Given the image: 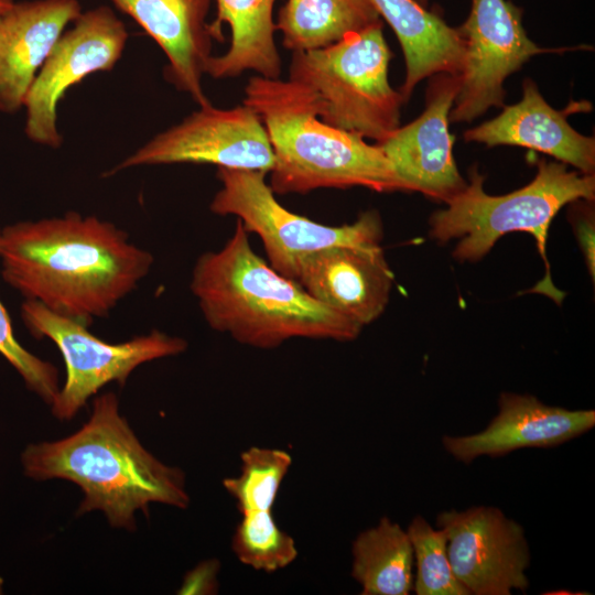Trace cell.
<instances>
[{"mask_svg": "<svg viewBox=\"0 0 595 595\" xmlns=\"http://www.w3.org/2000/svg\"><path fill=\"white\" fill-rule=\"evenodd\" d=\"M499 411L480 432L442 437L455 459L465 464L479 456L496 458L521 448H549L564 444L595 426V411L548 405L531 394L502 392Z\"/></svg>", "mask_w": 595, "mask_h": 595, "instance_id": "obj_15", "label": "cell"}, {"mask_svg": "<svg viewBox=\"0 0 595 595\" xmlns=\"http://www.w3.org/2000/svg\"><path fill=\"white\" fill-rule=\"evenodd\" d=\"M240 459V474L223 480L238 511L245 515L272 510L292 456L283 450L252 446L241 453Z\"/></svg>", "mask_w": 595, "mask_h": 595, "instance_id": "obj_23", "label": "cell"}, {"mask_svg": "<svg viewBox=\"0 0 595 595\" xmlns=\"http://www.w3.org/2000/svg\"><path fill=\"white\" fill-rule=\"evenodd\" d=\"M217 560H208L191 571L181 587L182 594H213L218 589L217 574L219 571Z\"/></svg>", "mask_w": 595, "mask_h": 595, "instance_id": "obj_27", "label": "cell"}, {"mask_svg": "<svg viewBox=\"0 0 595 595\" xmlns=\"http://www.w3.org/2000/svg\"><path fill=\"white\" fill-rule=\"evenodd\" d=\"M266 176L261 171L217 167L221 186L209 210L219 216H235L248 234H256L269 264L282 275L294 280L304 257L328 247L380 245L383 231L378 212L367 210L353 224H320L282 206Z\"/></svg>", "mask_w": 595, "mask_h": 595, "instance_id": "obj_7", "label": "cell"}, {"mask_svg": "<svg viewBox=\"0 0 595 595\" xmlns=\"http://www.w3.org/2000/svg\"><path fill=\"white\" fill-rule=\"evenodd\" d=\"M160 46L167 58L163 76L198 105H212L203 77L216 40L207 23L212 0H110Z\"/></svg>", "mask_w": 595, "mask_h": 595, "instance_id": "obj_16", "label": "cell"}, {"mask_svg": "<svg viewBox=\"0 0 595 595\" xmlns=\"http://www.w3.org/2000/svg\"><path fill=\"white\" fill-rule=\"evenodd\" d=\"M21 463L31 478L78 485L84 494L78 515L100 510L113 528L133 530L134 513L148 515L152 502L181 509L190 505L182 469L142 446L113 392L94 400L89 420L72 435L28 445Z\"/></svg>", "mask_w": 595, "mask_h": 595, "instance_id": "obj_2", "label": "cell"}, {"mask_svg": "<svg viewBox=\"0 0 595 595\" xmlns=\"http://www.w3.org/2000/svg\"><path fill=\"white\" fill-rule=\"evenodd\" d=\"M241 516L231 539V549L244 565L273 573L286 567L298 558L294 539L280 529L272 510Z\"/></svg>", "mask_w": 595, "mask_h": 595, "instance_id": "obj_24", "label": "cell"}, {"mask_svg": "<svg viewBox=\"0 0 595 595\" xmlns=\"http://www.w3.org/2000/svg\"><path fill=\"white\" fill-rule=\"evenodd\" d=\"M484 180L477 166H473L466 187L445 203V209L432 215L430 237L439 244L459 238L453 256L459 261L475 262L486 256L504 235L530 232L548 270L547 277L533 291L542 292L560 304L564 294L551 283L545 255L549 227L566 204L580 199L594 201V174L569 171L564 163L541 159L534 178L506 195L487 194Z\"/></svg>", "mask_w": 595, "mask_h": 595, "instance_id": "obj_5", "label": "cell"}, {"mask_svg": "<svg viewBox=\"0 0 595 595\" xmlns=\"http://www.w3.org/2000/svg\"><path fill=\"white\" fill-rule=\"evenodd\" d=\"M436 526L446 534L453 573L469 595L527 591L530 550L524 530L499 508L474 506L442 511Z\"/></svg>", "mask_w": 595, "mask_h": 595, "instance_id": "obj_12", "label": "cell"}, {"mask_svg": "<svg viewBox=\"0 0 595 595\" xmlns=\"http://www.w3.org/2000/svg\"><path fill=\"white\" fill-rule=\"evenodd\" d=\"M80 13L78 0H30L0 14V112L24 107L47 55Z\"/></svg>", "mask_w": 595, "mask_h": 595, "instance_id": "obj_18", "label": "cell"}, {"mask_svg": "<svg viewBox=\"0 0 595 595\" xmlns=\"http://www.w3.org/2000/svg\"><path fill=\"white\" fill-rule=\"evenodd\" d=\"M574 213V228L578 244L583 250L584 258L589 273L594 278L595 273V225L594 215L589 208H584V204Z\"/></svg>", "mask_w": 595, "mask_h": 595, "instance_id": "obj_28", "label": "cell"}, {"mask_svg": "<svg viewBox=\"0 0 595 595\" xmlns=\"http://www.w3.org/2000/svg\"><path fill=\"white\" fill-rule=\"evenodd\" d=\"M151 252L115 224L68 212L0 228L2 279L28 301L89 326L149 274Z\"/></svg>", "mask_w": 595, "mask_h": 595, "instance_id": "obj_1", "label": "cell"}, {"mask_svg": "<svg viewBox=\"0 0 595 595\" xmlns=\"http://www.w3.org/2000/svg\"><path fill=\"white\" fill-rule=\"evenodd\" d=\"M0 354L24 380L26 387L51 404L57 393L58 372L55 366L28 349L15 338L10 316L0 302Z\"/></svg>", "mask_w": 595, "mask_h": 595, "instance_id": "obj_26", "label": "cell"}, {"mask_svg": "<svg viewBox=\"0 0 595 595\" xmlns=\"http://www.w3.org/2000/svg\"><path fill=\"white\" fill-rule=\"evenodd\" d=\"M129 34L107 6L82 12L60 36L40 68L24 102V132L32 142L57 149L63 136L57 107L66 91L96 72L111 71Z\"/></svg>", "mask_w": 595, "mask_h": 595, "instance_id": "obj_10", "label": "cell"}, {"mask_svg": "<svg viewBox=\"0 0 595 595\" xmlns=\"http://www.w3.org/2000/svg\"><path fill=\"white\" fill-rule=\"evenodd\" d=\"M382 21L394 32L405 62L400 94L407 102L415 86L437 73L459 75L465 43L458 29L414 0H370Z\"/></svg>", "mask_w": 595, "mask_h": 595, "instance_id": "obj_19", "label": "cell"}, {"mask_svg": "<svg viewBox=\"0 0 595 595\" xmlns=\"http://www.w3.org/2000/svg\"><path fill=\"white\" fill-rule=\"evenodd\" d=\"M414 1L424 8H426L429 4V0H414Z\"/></svg>", "mask_w": 595, "mask_h": 595, "instance_id": "obj_30", "label": "cell"}, {"mask_svg": "<svg viewBox=\"0 0 595 595\" xmlns=\"http://www.w3.org/2000/svg\"><path fill=\"white\" fill-rule=\"evenodd\" d=\"M424 111L377 144L390 162L402 192H420L447 203L467 185L453 156L450 111L461 77L437 73L429 77Z\"/></svg>", "mask_w": 595, "mask_h": 595, "instance_id": "obj_13", "label": "cell"}, {"mask_svg": "<svg viewBox=\"0 0 595 595\" xmlns=\"http://www.w3.org/2000/svg\"><path fill=\"white\" fill-rule=\"evenodd\" d=\"M242 104L259 116L268 133L274 154L268 184L274 194L354 186L402 192L380 147L323 122L305 85L255 75Z\"/></svg>", "mask_w": 595, "mask_h": 595, "instance_id": "obj_4", "label": "cell"}, {"mask_svg": "<svg viewBox=\"0 0 595 595\" xmlns=\"http://www.w3.org/2000/svg\"><path fill=\"white\" fill-rule=\"evenodd\" d=\"M383 22L324 48L294 52L289 79L314 95L318 118L331 127L377 143L400 127L404 104L388 78L392 52Z\"/></svg>", "mask_w": 595, "mask_h": 595, "instance_id": "obj_6", "label": "cell"}, {"mask_svg": "<svg viewBox=\"0 0 595 595\" xmlns=\"http://www.w3.org/2000/svg\"><path fill=\"white\" fill-rule=\"evenodd\" d=\"M190 289L212 329L259 349L292 338L351 342L363 329L258 256L238 219L221 248L197 258Z\"/></svg>", "mask_w": 595, "mask_h": 595, "instance_id": "obj_3", "label": "cell"}, {"mask_svg": "<svg viewBox=\"0 0 595 595\" xmlns=\"http://www.w3.org/2000/svg\"><path fill=\"white\" fill-rule=\"evenodd\" d=\"M21 318L34 337L51 339L64 359L66 381L51 403L52 413L61 420L73 418L107 383L123 386L140 365L180 355L187 348L184 338L158 329L123 343H108L85 324L35 301L22 303Z\"/></svg>", "mask_w": 595, "mask_h": 595, "instance_id": "obj_8", "label": "cell"}, {"mask_svg": "<svg viewBox=\"0 0 595 595\" xmlns=\"http://www.w3.org/2000/svg\"><path fill=\"white\" fill-rule=\"evenodd\" d=\"M413 551L415 574L413 591L416 595H469L453 573L445 532L415 516L408 529Z\"/></svg>", "mask_w": 595, "mask_h": 595, "instance_id": "obj_25", "label": "cell"}, {"mask_svg": "<svg viewBox=\"0 0 595 595\" xmlns=\"http://www.w3.org/2000/svg\"><path fill=\"white\" fill-rule=\"evenodd\" d=\"M380 22L370 0H286L275 29L294 53L327 47Z\"/></svg>", "mask_w": 595, "mask_h": 595, "instance_id": "obj_21", "label": "cell"}, {"mask_svg": "<svg viewBox=\"0 0 595 595\" xmlns=\"http://www.w3.org/2000/svg\"><path fill=\"white\" fill-rule=\"evenodd\" d=\"M3 591V580L0 577V594H2Z\"/></svg>", "mask_w": 595, "mask_h": 595, "instance_id": "obj_31", "label": "cell"}, {"mask_svg": "<svg viewBox=\"0 0 595 595\" xmlns=\"http://www.w3.org/2000/svg\"><path fill=\"white\" fill-rule=\"evenodd\" d=\"M275 1L215 0L216 18L210 23L215 39L224 41V23L229 25L231 37L226 53L209 58L206 75L224 79L251 71L266 78H280L282 63L274 40Z\"/></svg>", "mask_w": 595, "mask_h": 595, "instance_id": "obj_20", "label": "cell"}, {"mask_svg": "<svg viewBox=\"0 0 595 595\" xmlns=\"http://www.w3.org/2000/svg\"><path fill=\"white\" fill-rule=\"evenodd\" d=\"M589 109L586 101H573L556 110L544 100L537 84L526 78L519 102L505 106L494 119L465 131L464 139L487 147L528 148L573 165L583 174H594L595 139L578 133L567 122L570 113Z\"/></svg>", "mask_w": 595, "mask_h": 595, "instance_id": "obj_17", "label": "cell"}, {"mask_svg": "<svg viewBox=\"0 0 595 595\" xmlns=\"http://www.w3.org/2000/svg\"><path fill=\"white\" fill-rule=\"evenodd\" d=\"M13 3L14 0H0V14L8 10Z\"/></svg>", "mask_w": 595, "mask_h": 595, "instance_id": "obj_29", "label": "cell"}, {"mask_svg": "<svg viewBox=\"0 0 595 595\" xmlns=\"http://www.w3.org/2000/svg\"><path fill=\"white\" fill-rule=\"evenodd\" d=\"M351 577L363 595H408L413 591V551L407 530L388 517L361 531L351 545Z\"/></svg>", "mask_w": 595, "mask_h": 595, "instance_id": "obj_22", "label": "cell"}, {"mask_svg": "<svg viewBox=\"0 0 595 595\" xmlns=\"http://www.w3.org/2000/svg\"><path fill=\"white\" fill-rule=\"evenodd\" d=\"M457 29L465 43V63L450 122H470L490 107H502L509 75L533 55L565 51L533 43L522 24V9L509 0H472L468 17Z\"/></svg>", "mask_w": 595, "mask_h": 595, "instance_id": "obj_11", "label": "cell"}, {"mask_svg": "<svg viewBox=\"0 0 595 595\" xmlns=\"http://www.w3.org/2000/svg\"><path fill=\"white\" fill-rule=\"evenodd\" d=\"M296 281L312 298L364 327L385 311L393 273L378 246H333L304 257Z\"/></svg>", "mask_w": 595, "mask_h": 595, "instance_id": "obj_14", "label": "cell"}, {"mask_svg": "<svg viewBox=\"0 0 595 595\" xmlns=\"http://www.w3.org/2000/svg\"><path fill=\"white\" fill-rule=\"evenodd\" d=\"M213 164L269 173L273 150L259 116L248 106L199 107L180 123L158 133L109 170L110 176L143 165Z\"/></svg>", "mask_w": 595, "mask_h": 595, "instance_id": "obj_9", "label": "cell"}]
</instances>
